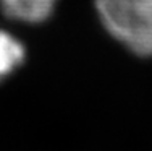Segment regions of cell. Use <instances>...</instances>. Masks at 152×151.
I'll use <instances>...</instances> for the list:
<instances>
[{
	"label": "cell",
	"instance_id": "3",
	"mask_svg": "<svg viewBox=\"0 0 152 151\" xmlns=\"http://www.w3.org/2000/svg\"><path fill=\"white\" fill-rule=\"evenodd\" d=\"M24 60V47L18 39L0 31V80L8 77Z\"/></svg>",
	"mask_w": 152,
	"mask_h": 151
},
{
	"label": "cell",
	"instance_id": "2",
	"mask_svg": "<svg viewBox=\"0 0 152 151\" xmlns=\"http://www.w3.org/2000/svg\"><path fill=\"white\" fill-rule=\"evenodd\" d=\"M10 18L26 23H41L52 15L57 0H0Z\"/></svg>",
	"mask_w": 152,
	"mask_h": 151
},
{
	"label": "cell",
	"instance_id": "1",
	"mask_svg": "<svg viewBox=\"0 0 152 151\" xmlns=\"http://www.w3.org/2000/svg\"><path fill=\"white\" fill-rule=\"evenodd\" d=\"M104 26L137 55H152V0H96Z\"/></svg>",
	"mask_w": 152,
	"mask_h": 151
}]
</instances>
